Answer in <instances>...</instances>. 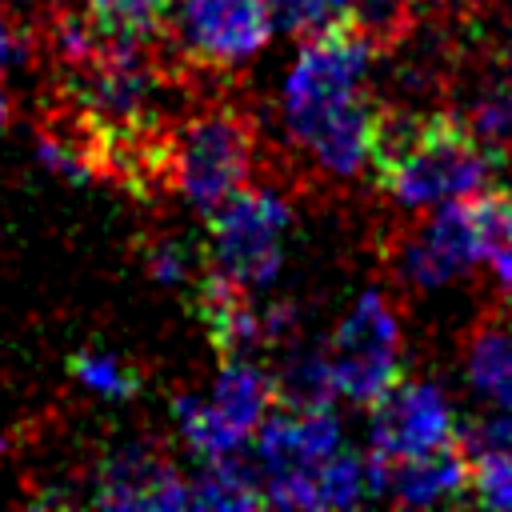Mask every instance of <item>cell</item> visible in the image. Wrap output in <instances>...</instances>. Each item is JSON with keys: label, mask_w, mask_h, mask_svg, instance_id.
Instances as JSON below:
<instances>
[{"label": "cell", "mask_w": 512, "mask_h": 512, "mask_svg": "<svg viewBox=\"0 0 512 512\" xmlns=\"http://www.w3.org/2000/svg\"><path fill=\"white\" fill-rule=\"evenodd\" d=\"M428 8H436V12H440L444 20H452V24H472V20L488 16L492 0H428Z\"/></svg>", "instance_id": "24"}, {"label": "cell", "mask_w": 512, "mask_h": 512, "mask_svg": "<svg viewBox=\"0 0 512 512\" xmlns=\"http://www.w3.org/2000/svg\"><path fill=\"white\" fill-rule=\"evenodd\" d=\"M72 376L100 392V396H132L136 392V376L116 360V356H100V352H80L72 356Z\"/></svg>", "instance_id": "21"}, {"label": "cell", "mask_w": 512, "mask_h": 512, "mask_svg": "<svg viewBox=\"0 0 512 512\" xmlns=\"http://www.w3.org/2000/svg\"><path fill=\"white\" fill-rule=\"evenodd\" d=\"M364 496H372L368 484V456H352V452H332L308 480V508H344V504H360Z\"/></svg>", "instance_id": "16"}, {"label": "cell", "mask_w": 512, "mask_h": 512, "mask_svg": "<svg viewBox=\"0 0 512 512\" xmlns=\"http://www.w3.org/2000/svg\"><path fill=\"white\" fill-rule=\"evenodd\" d=\"M352 8V0H268V16H272V28L296 36V40H308L316 32H324L328 24L344 20Z\"/></svg>", "instance_id": "19"}, {"label": "cell", "mask_w": 512, "mask_h": 512, "mask_svg": "<svg viewBox=\"0 0 512 512\" xmlns=\"http://www.w3.org/2000/svg\"><path fill=\"white\" fill-rule=\"evenodd\" d=\"M148 268H152V276L164 280V284L188 280V260H184V252H180L176 244H168V240H160V244L148 248Z\"/></svg>", "instance_id": "23"}, {"label": "cell", "mask_w": 512, "mask_h": 512, "mask_svg": "<svg viewBox=\"0 0 512 512\" xmlns=\"http://www.w3.org/2000/svg\"><path fill=\"white\" fill-rule=\"evenodd\" d=\"M256 156L260 132L252 112L212 96L172 128V192L208 216L252 180Z\"/></svg>", "instance_id": "3"}, {"label": "cell", "mask_w": 512, "mask_h": 512, "mask_svg": "<svg viewBox=\"0 0 512 512\" xmlns=\"http://www.w3.org/2000/svg\"><path fill=\"white\" fill-rule=\"evenodd\" d=\"M476 260L492 268L500 288H512V188H484L468 196Z\"/></svg>", "instance_id": "14"}, {"label": "cell", "mask_w": 512, "mask_h": 512, "mask_svg": "<svg viewBox=\"0 0 512 512\" xmlns=\"http://www.w3.org/2000/svg\"><path fill=\"white\" fill-rule=\"evenodd\" d=\"M272 32L268 0H180L172 36L200 68H236L252 60Z\"/></svg>", "instance_id": "7"}, {"label": "cell", "mask_w": 512, "mask_h": 512, "mask_svg": "<svg viewBox=\"0 0 512 512\" xmlns=\"http://www.w3.org/2000/svg\"><path fill=\"white\" fill-rule=\"evenodd\" d=\"M472 500L488 508H512V448L472 460Z\"/></svg>", "instance_id": "22"}, {"label": "cell", "mask_w": 512, "mask_h": 512, "mask_svg": "<svg viewBox=\"0 0 512 512\" xmlns=\"http://www.w3.org/2000/svg\"><path fill=\"white\" fill-rule=\"evenodd\" d=\"M464 376L492 412H512V316L484 312L464 332Z\"/></svg>", "instance_id": "12"}, {"label": "cell", "mask_w": 512, "mask_h": 512, "mask_svg": "<svg viewBox=\"0 0 512 512\" xmlns=\"http://www.w3.org/2000/svg\"><path fill=\"white\" fill-rule=\"evenodd\" d=\"M4 120H8V96H4V88H0V128H4Z\"/></svg>", "instance_id": "26"}, {"label": "cell", "mask_w": 512, "mask_h": 512, "mask_svg": "<svg viewBox=\"0 0 512 512\" xmlns=\"http://www.w3.org/2000/svg\"><path fill=\"white\" fill-rule=\"evenodd\" d=\"M372 180L404 208H432L464 200L484 188L488 168L500 164L460 112H396L380 108L372 136Z\"/></svg>", "instance_id": "2"}, {"label": "cell", "mask_w": 512, "mask_h": 512, "mask_svg": "<svg viewBox=\"0 0 512 512\" xmlns=\"http://www.w3.org/2000/svg\"><path fill=\"white\" fill-rule=\"evenodd\" d=\"M372 448L368 456L380 464L412 460L460 440V424L452 416L448 396L428 380H400L384 400L372 404Z\"/></svg>", "instance_id": "8"}, {"label": "cell", "mask_w": 512, "mask_h": 512, "mask_svg": "<svg viewBox=\"0 0 512 512\" xmlns=\"http://www.w3.org/2000/svg\"><path fill=\"white\" fill-rule=\"evenodd\" d=\"M268 504L260 468L244 464L236 456H216L208 468L188 480V508H260Z\"/></svg>", "instance_id": "15"}, {"label": "cell", "mask_w": 512, "mask_h": 512, "mask_svg": "<svg viewBox=\"0 0 512 512\" xmlns=\"http://www.w3.org/2000/svg\"><path fill=\"white\" fill-rule=\"evenodd\" d=\"M208 404L224 420V428L240 444H248V436H256V428L264 424V416L276 404V380L264 376L248 360H224V372H220Z\"/></svg>", "instance_id": "13"}, {"label": "cell", "mask_w": 512, "mask_h": 512, "mask_svg": "<svg viewBox=\"0 0 512 512\" xmlns=\"http://www.w3.org/2000/svg\"><path fill=\"white\" fill-rule=\"evenodd\" d=\"M372 496H392L396 504H444L472 496V452L464 440H452L436 452L380 464L368 456Z\"/></svg>", "instance_id": "10"}, {"label": "cell", "mask_w": 512, "mask_h": 512, "mask_svg": "<svg viewBox=\"0 0 512 512\" xmlns=\"http://www.w3.org/2000/svg\"><path fill=\"white\" fill-rule=\"evenodd\" d=\"M4 448H8V440H4V436H0V456H4Z\"/></svg>", "instance_id": "27"}, {"label": "cell", "mask_w": 512, "mask_h": 512, "mask_svg": "<svg viewBox=\"0 0 512 512\" xmlns=\"http://www.w3.org/2000/svg\"><path fill=\"white\" fill-rule=\"evenodd\" d=\"M336 396V380H332V364L328 352H304L296 356L284 376L276 380V400L284 408H328Z\"/></svg>", "instance_id": "18"}, {"label": "cell", "mask_w": 512, "mask_h": 512, "mask_svg": "<svg viewBox=\"0 0 512 512\" xmlns=\"http://www.w3.org/2000/svg\"><path fill=\"white\" fill-rule=\"evenodd\" d=\"M384 52L360 12L308 36L284 80V128L324 180H348L372 160L380 108L364 80L372 56Z\"/></svg>", "instance_id": "1"}, {"label": "cell", "mask_w": 512, "mask_h": 512, "mask_svg": "<svg viewBox=\"0 0 512 512\" xmlns=\"http://www.w3.org/2000/svg\"><path fill=\"white\" fill-rule=\"evenodd\" d=\"M196 312L220 360H244V352L268 336L264 316L252 304V288L216 268H208L196 280Z\"/></svg>", "instance_id": "11"}, {"label": "cell", "mask_w": 512, "mask_h": 512, "mask_svg": "<svg viewBox=\"0 0 512 512\" xmlns=\"http://www.w3.org/2000/svg\"><path fill=\"white\" fill-rule=\"evenodd\" d=\"M16 52H20V32H16L12 20L0 12V68H8V64L16 60Z\"/></svg>", "instance_id": "25"}, {"label": "cell", "mask_w": 512, "mask_h": 512, "mask_svg": "<svg viewBox=\"0 0 512 512\" xmlns=\"http://www.w3.org/2000/svg\"><path fill=\"white\" fill-rule=\"evenodd\" d=\"M360 4H364L360 16L368 20V28L376 32L380 48L388 52L400 36H408L420 24V12H424L428 0H360Z\"/></svg>", "instance_id": "20"}, {"label": "cell", "mask_w": 512, "mask_h": 512, "mask_svg": "<svg viewBox=\"0 0 512 512\" xmlns=\"http://www.w3.org/2000/svg\"><path fill=\"white\" fill-rule=\"evenodd\" d=\"M92 500L104 508H188V480L164 448L124 444L104 460Z\"/></svg>", "instance_id": "9"}, {"label": "cell", "mask_w": 512, "mask_h": 512, "mask_svg": "<svg viewBox=\"0 0 512 512\" xmlns=\"http://www.w3.org/2000/svg\"><path fill=\"white\" fill-rule=\"evenodd\" d=\"M328 364L336 392L352 404H376L400 384V320L384 292H364L340 320Z\"/></svg>", "instance_id": "5"}, {"label": "cell", "mask_w": 512, "mask_h": 512, "mask_svg": "<svg viewBox=\"0 0 512 512\" xmlns=\"http://www.w3.org/2000/svg\"><path fill=\"white\" fill-rule=\"evenodd\" d=\"M388 260L408 288H440L476 264L468 196L432 204L424 220H408L388 236Z\"/></svg>", "instance_id": "6"}, {"label": "cell", "mask_w": 512, "mask_h": 512, "mask_svg": "<svg viewBox=\"0 0 512 512\" xmlns=\"http://www.w3.org/2000/svg\"><path fill=\"white\" fill-rule=\"evenodd\" d=\"M460 116H464V124L480 136V144H484L496 160L512 152V88H508V84L484 80V84L472 92V100H468V108H464Z\"/></svg>", "instance_id": "17"}, {"label": "cell", "mask_w": 512, "mask_h": 512, "mask_svg": "<svg viewBox=\"0 0 512 512\" xmlns=\"http://www.w3.org/2000/svg\"><path fill=\"white\" fill-rule=\"evenodd\" d=\"M292 208L272 184H244L216 212H208V256L212 268L260 288L280 268V244L288 232Z\"/></svg>", "instance_id": "4"}]
</instances>
